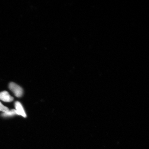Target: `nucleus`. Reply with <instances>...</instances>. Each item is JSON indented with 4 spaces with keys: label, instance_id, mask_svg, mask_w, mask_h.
<instances>
[{
    "label": "nucleus",
    "instance_id": "39448f33",
    "mask_svg": "<svg viewBox=\"0 0 149 149\" xmlns=\"http://www.w3.org/2000/svg\"><path fill=\"white\" fill-rule=\"evenodd\" d=\"M9 111L8 108L5 107L0 102V111H2L3 113H5Z\"/></svg>",
    "mask_w": 149,
    "mask_h": 149
},
{
    "label": "nucleus",
    "instance_id": "f257e3e1",
    "mask_svg": "<svg viewBox=\"0 0 149 149\" xmlns=\"http://www.w3.org/2000/svg\"><path fill=\"white\" fill-rule=\"evenodd\" d=\"M9 88L17 97H20L23 94V89L19 86L14 83L12 82L9 84Z\"/></svg>",
    "mask_w": 149,
    "mask_h": 149
},
{
    "label": "nucleus",
    "instance_id": "20e7f679",
    "mask_svg": "<svg viewBox=\"0 0 149 149\" xmlns=\"http://www.w3.org/2000/svg\"><path fill=\"white\" fill-rule=\"evenodd\" d=\"M17 115L15 109H12L9 111L7 112L3 113L1 114V116L3 117H8L14 116V115Z\"/></svg>",
    "mask_w": 149,
    "mask_h": 149
},
{
    "label": "nucleus",
    "instance_id": "f03ea898",
    "mask_svg": "<svg viewBox=\"0 0 149 149\" xmlns=\"http://www.w3.org/2000/svg\"><path fill=\"white\" fill-rule=\"evenodd\" d=\"M17 114L21 115L24 117H26V115L23 106L19 102H16L15 104Z\"/></svg>",
    "mask_w": 149,
    "mask_h": 149
},
{
    "label": "nucleus",
    "instance_id": "7ed1b4c3",
    "mask_svg": "<svg viewBox=\"0 0 149 149\" xmlns=\"http://www.w3.org/2000/svg\"><path fill=\"white\" fill-rule=\"evenodd\" d=\"M0 100L6 102H10L13 100L14 98L7 91H4L0 93Z\"/></svg>",
    "mask_w": 149,
    "mask_h": 149
}]
</instances>
